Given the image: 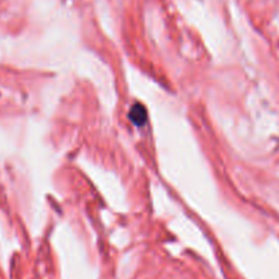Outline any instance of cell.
Wrapping results in <instances>:
<instances>
[{"instance_id": "1", "label": "cell", "mask_w": 279, "mask_h": 279, "mask_svg": "<svg viewBox=\"0 0 279 279\" xmlns=\"http://www.w3.org/2000/svg\"><path fill=\"white\" fill-rule=\"evenodd\" d=\"M147 110L143 104H136L129 114V118L136 126H143L147 122Z\"/></svg>"}]
</instances>
